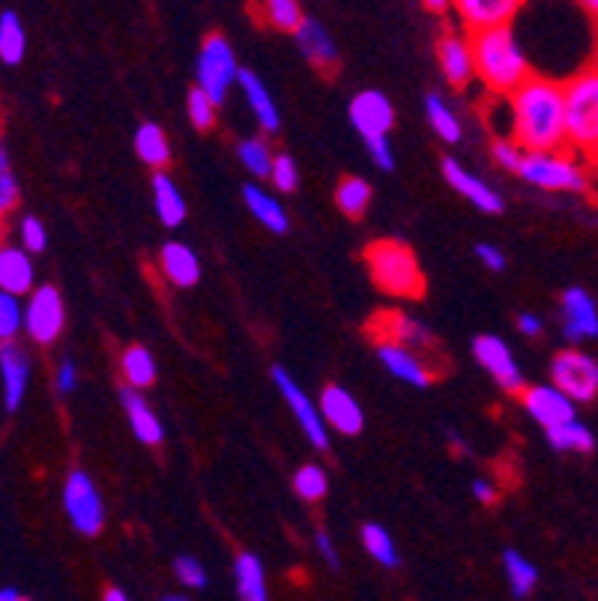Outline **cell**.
<instances>
[{"mask_svg":"<svg viewBox=\"0 0 598 601\" xmlns=\"http://www.w3.org/2000/svg\"><path fill=\"white\" fill-rule=\"evenodd\" d=\"M512 138L524 150H565V87L560 81L530 75L508 93Z\"/></svg>","mask_w":598,"mask_h":601,"instance_id":"1","label":"cell"},{"mask_svg":"<svg viewBox=\"0 0 598 601\" xmlns=\"http://www.w3.org/2000/svg\"><path fill=\"white\" fill-rule=\"evenodd\" d=\"M470 46H473L476 79L482 81L491 93L508 96L520 81L532 75L530 57L524 55L518 34L508 24L476 31V34H470Z\"/></svg>","mask_w":598,"mask_h":601,"instance_id":"2","label":"cell"},{"mask_svg":"<svg viewBox=\"0 0 598 601\" xmlns=\"http://www.w3.org/2000/svg\"><path fill=\"white\" fill-rule=\"evenodd\" d=\"M365 263L372 282L389 296L417 299L425 294V275L419 267L413 249L401 239H377L365 249Z\"/></svg>","mask_w":598,"mask_h":601,"instance_id":"3","label":"cell"},{"mask_svg":"<svg viewBox=\"0 0 598 601\" xmlns=\"http://www.w3.org/2000/svg\"><path fill=\"white\" fill-rule=\"evenodd\" d=\"M563 87L568 144L598 160V67L584 69Z\"/></svg>","mask_w":598,"mask_h":601,"instance_id":"4","label":"cell"},{"mask_svg":"<svg viewBox=\"0 0 598 601\" xmlns=\"http://www.w3.org/2000/svg\"><path fill=\"white\" fill-rule=\"evenodd\" d=\"M518 174L544 192H587L589 177L563 150H524Z\"/></svg>","mask_w":598,"mask_h":601,"instance_id":"5","label":"cell"},{"mask_svg":"<svg viewBox=\"0 0 598 601\" xmlns=\"http://www.w3.org/2000/svg\"><path fill=\"white\" fill-rule=\"evenodd\" d=\"M239 67L237 55L222 34H210L203 39L198 55V87L213 96L215 105L225 103L227 91L237 84Z\"/></svg>","mask_w":598,"mask_h":601,"instance_id":"6","label":"cell"},{"mask_svg":"<svg viewBox=\"0 0 598 601\" xmlns=\"http://www.w3.org/2000/svg\"><path fill=\"white\" fill-rule=\"evenodd\" d=\"M63 509L69 515V523L79 530L81 535H93L102 533L105 527V506H102V497L93 479L84 473V470H72L63 482Z\"/></svg>","mask_w":598,"mask_h":601,"instance_id":"7","label":"cell"},{"mask_svg":"<svg viewBox=\"0 0 598 601\" xmlns=\"http://www.w3.org/2000/svg\"><path fill=\"white\" fill-rule=\"evenodd\" d=\"M551 380L575 404H587L598 396V363L589 353L560 351L551 363Z\"/></svg>","mask_w":598,"mask_h":601,"instance_id":"8","label":"cell"},{"mask_svg":"<svg viewBox=\"0 0 598 601\" xmlns=\"http://www.w3.org/2000/svg\"><path fill=\"white\" fill-rule=\"evenodd\" d=\"M63 320H67V308L57 287L43 284L31 291V303L24 308V329L36 344H55L63 332Z\"/></svg>","mask_w":598,"mask_h":601,"instance_id":"9","label":"cell"},{"mask_svg":"<svg viewBox=\"0 0 598 601\" xmlns=\"http://www.w3.org/2000/svg\"><path fill=\"white\" fill-rule=\"evenodd\" d=\"M272 384H275V389L284 396L291 413L300 420V428H303V434L308 437V443H312L315 449H329L327 422H324V416H320V410L312 404V398L305 396L303 386L296 384L294 377L288 375L282 365H275V368H272Z\"/></svg>","mask_w":598,"mask_h":601,"instance_id":"10","label":"cell"},{"mask_svg":"<svg viewBox=\"0 0 598 601\" xmlns=\"http://www.w3.org/2000/svg\"><path fill=\"white\" fill-rule=\"evenodd\" d=\"M473 356L476 363L497 380L500 389H506L512 396H518L520 389H524V375H520L518 363H515V356H512L503 339H497V335H479L473 341Z\"/></svg>","mask_w":598,"mask_h":601,"instance_id":"11","label":"cell"},{"mask_svg":"<svg viewBox=\"0 0 598 601\" xmlns=\"http://www.w3.org/2000/svg\"><path fill=\"white\" fill-rule=\"evenodd\" d=\"M350 123L362 138L389 135L396 126V108L389 103V96L380 91H362L350 99Z\"/></svg>","mask_w":598,"mask_h":601,"instance_id":"12","label":"cell"},{"mask_svg":"<svg viewBox=\"0 0 598 601\" xmlns=\"http://www.w3.org/2000/svg\"><path fill=\"white\" fill-rule=\"evenodd\" d=\"M520 401H524V410H527L542 428H551V425H560V422L575 420L577 416L575 401L565 396L563 389H556L553 384L524 386V389H520Z\"/></svg>","mask_w":598,"mask_h":601,"instance_id":"13","label":"cell"},{"mask_svg":"<svg viewBox=\"0 0 598 601\" xmlns=\"http://www.w3.org/2000/svg\"><path fill=\"white\" fill-rule=\"evenodd\" d=\"M560 320H563V335L572 344L596 339L598 335V308L593 296L584 287H568L560 303Z\"/></svg>","mask_w":598,"mask_h":601,"instance_id":"14","label":"cell"},{"mask_svg":"<svg viewBox=\"0 0 598 601\" xmlns=\"http://www.w3.org/2000/svg\"><path fill=\"white\" fill-rule=\"evenodd\" d=\"M452 7L464 27L476 34V31L512 22L524 10V0H452Z\"/></svg>","mask_w":598,"mask_h":601,"instance_id":"15","label":"cell"},{"mask_svg":"<svg viewBox=\"0 0 598 601\" xmlns=\"http://www.w3.org/2000/svg\"><path fill=\"white\" fill-rule=\"evenodd\" d=\"M377 360L384 363V368L398 380H404L410 386H419V389H429L434 384V375L429 365L419 360L417 351H410L398 341H380L377 344Z\"/></svg>","mask_w":598,"mask_h":601,"instance_id":"16","label":"cell"},{"mask_svg":"<svg viewBox=\"0 0 598 601\" xmlns=\"http://www.w3.org/2000/svg\"><path fill=\"white\" fill-rule=\"evenodd\" d=\"M0 380H3V404L7 410H19L31 380V360L27 353L12 341H0Z\"/></svg>","mask_w":598,"mask_h":601,"instance_id":"17","label":"cell"},{"mask_svg":"<svg viewBox=\"0 0 598 601\" xmlns=\"http://www.w3.org/2000/svg\"><path fill=\"white\" fill-rule=\"evenodd\" d=\"M320 416L327 422V428L344 434V437H356L365 425L362 408L356 398L350 396L341 386H327L320 396Z\"/></svg>","mask_w":598,"mask_h":601,"instance_id":"18","label":"cell"},{"mask_svg":"<svg viewBox=\"0 0 598 601\" xmlns=\"http://www.w3.org/2000/svg\"><path fill=\"white\" fill-rule=\"evenodd\" d=\"M374 329L380 341H398L410 351H434L437 347V339L425 323H419L417 318L410 315H401V311H384L374 318Z\"/></svg>","mask_w":598,"mask_h":601,"instance_id":"19","label":"cell"},{"mask_svg":"<svg viewBox=\"0 0 598 601\" xmlns=\"http://www.w3.org/2000/svg\"><path fill=\"white\" fill-rule=\"evenodd\" d=\"M294 39L303 57L317 69V72H336L339 69V48L329 31L315 19H303V24L294 31Z\"/></svg>","mask_w":598,"mask_h":601,"instance_id":"20","label":"cell"},{"mask_svg":"<svg viewBox=\"0 0 598 601\" xmlns=\"http://www.w3.org/2000/svg\"><path fill=\"white\" fill-rule=\"evenodd\" d=\"M437 60H441L443 79L449 81L452 87H464L476 79L473 63V46L470 36L464 34H446L437 43Z\"/></svg>","mask_w":598,"mask_h":601,"instance_id":"21","label":"cell"},{"mask_svg":"<svg viewBox=\"0 0 598 601\" xmlns=\"http://www.w3.org/2000/svg\"><path fill=\"white\" fill-rule=\"evenodd\" d=\"M120 401H124L129 428H132V434H136L138 440L144 443V446H159V443L165 440L162 420L156 416V410L148 404V398L141 396V389H136V386H124Z\"/></svg>","mask_w":598,"mask_h":601,"instance_id":"22","label":"cell"},{"mask_svg":"<svg viewBox=\"0 0 598 601\" xmlns=\"http://www.w3.org/2000/svg\"><path fill=\"white\" fill-rule=\"evenodd\" d=\"M443 177H446V182H449L455 192L464 195L482 213H503V198L488 182H482L473 174H467L455 160L443 162Z\"/></svg>","mask_w":598,"mask_h":601,"instance_id":"23","label":"cell"},{"mask_svg":"<svg viewBox=\"0 0 598 601\" xmlns=\"http://www.w3.org/2000/svg\"><path fill=\"white\" fill-rule=\"evenodd\" d=\"M237 84L243 87V96H246V103H249L251 114H255V120L263 132H279V126H282V117H279V108L272 103L270 91H267V84L260 81L258 72H251V69H239Z\"/></svg>","mask_w":598,"mask_h":601,"instance_id":"24","label":"cell"},{"mask_svg":"<svg viewBox=\"0 0 598 601\" xmlns=\"http://www.w3.org/2000/svg\"><path fill=\"white\" fill-rule=\"evenodd\" d=\"M159 261H162V273L177 287H192L201 279V263L195 258V251L183 243H165Z\"/></svg>","mask_w":598,"mask_h":601,"instance_id":"25","label":"cell"},{"mask_svg":"<svg viewBox=\"0 0 598 601\" xmlns=\"http://www.w3.org/2000/svg\"><path fill=\"white\" fill-rule=\"evenodd\" d=\"M0 291L24 296L34 291V263L22 249H0Z\"/></svg>","mask_w":598,"mask_h":601,"instance_id":"26","label":"cell"},{"mask_svg":"<svg viewBox=\"0 0 598 601\" xmlns=\"http://www.w3.org/2000/svg\"><path fill=\"white\" fill-rule=\"evenodd\" d=\"M153 204H156V216L165 227H180L186 219V201H183L180 189L174 186L165 170L153 174Z\"/></svg>","mask_w":598,"mask_h":601,"instance_id":"27","label":"cell"},{"mask_svg":"<svg viewBox=\"0 0 598 601\" xmlns=\"http://www.w3.org/2000/svg\"><path fill=\"white\" fill-rule=\"evenodd\" d=\"M243 201L249 207L251 216L258 219L267 231H272V234H288V227H291L288 213H284V207L279 204L270 192H263L260 186H251L249 182V186L243 189Z\"/></svg>","mask_w":598,"mask_h":601,"instance_id":"28","label":"cell"},{"mask_svg":"<svg viewBox=\"0 0 598 601\" xmlns=\"http://www.w3.org/2000/svg\"><path fill=\"white\" fill-rule=\"evenodd\" d=\"M544 434H548V443H551L556 452L587 455L596 449V437H593V432H589L584 422H577V416L544 428Z\"/></svg>","mask_w":598,"mask_h":601,"instance_id":"29","label":"cell"},{"mask_svg":"<svg viewBox=\"0 0 598 601\" xmlns=\"http://www.w3.org/2000/svg\"><path fill=\"white\" fill-rule=\"evenodd\" d=\"M234 578H237V596L243 601L267 599V571L255 554H239L234 563Z\"/></svg>","mask_w":598,"mask_h":601,"instance_id":"30","label":"cell"},{"mask_svg":"<svg viewBox=\"0 0 598 601\" xmlns=\"http://www.w3.org/2000/svg\"><path fill=\"white\" fill-rule=\"evenodd\" d=\"M136 153L138 160L150 165L153 170H162L171 162V144L165 132H162V126L156 123H144L136 132Z\"/></svg>","mask_w":598,"mask_h":601,"instance_id":"31","label":"cell"},{"mask_svg":"<svg viewBox=\"0 0 598 601\" xmlns=\"http://www.w3.org/2000/svg\"><path fill=\"white\" fill-rule=\"evenodd\" d=\"M120 372H124L126 386H136V389H148V386L156 384V360L150 356L148 347H129V351L120 356Z\"/></svg>","mask_w":598,"mask_h":601,"instance_id":"32","label":"cell"},{"mask_svg":"<svg viewBox=\"0 0 598 601\" xmlns=\"http://www.w3.org/2000/svg\"><path fill=\"white\" fill-rule=\"evenodd\" d=\"M24 51H27V36H24L22 19L12 10L0 12V60L3 63H22Z\"/></svg>","mask_w":598,"mask_h":601,"instance_id":"33","label":"cell"},{"mask_svg":"<svg viewBox=\"0 0 598 601\" xmlns=\"http://www.w3.org/2000/svg\"><path fill=\"white\" fill-rule=\"evenodd\" d=\"M336 204L344 216L360 219L372 204V186L362 177H344L336 189Z\"/></svg>","mask_w":598,"mask_h":601,"instance_id":"34","label":"cell"},{"mask_svg":"<svg viewBox=\"0 0 598 601\" xmlns=\"http://www.w3.org/2000/svg\"><path fill=\"white\" fill-rule=\"evenodd\" d=\"M425 117H429L431 129L446 141V144H458L461 141V123L458 117L452 114V108L443 103V96L437 93H429L425 96Z\"/></svg>","mask_w":598,"mask_h":601,"instance_id":"35","label":"cell"},{"mask_svg":"<svg viewBox=\"0 0 598 601\" xmlns=\"http://www.w3.org/2000/svg\"><path fill=\"white\" fill-rule=\"evenodd\" d=\"M503 568H506V578L512 592L524 599V596H530L536 590V584H539V571L532 566L527 556H520L518 551H506L503 554Z\"/></svg>","mask_w":598,"mask_h":601,"instance_id":"36","label":"cell"},{"mask_svg":"<svg viewBox=\"0 0 598 601\" xmlns=\"http://www.w3.org/2000/svg\"><path fill=\"white\" fill-rule=\"evenodd\" d=\"M260 12H263L270 27L284 31V34H294L305 19L300 0H260Z\"/></svg>","mask_w":598,"mask_h":601,"instance_id":"37","label":"cell"},{"mask_svg":"<svg viewBox=\"0 0 598 601\" xmlns=\"http://www.w3.org/2000/svg\"><path fill=\"white\" fill-rule=\"evenodd\" d=\"M362 545L365 551L386 568H396L398 566V551H396V539L386 533L380 523H365L362 527Z\"/></svg>","mask_w":598,"mask_h":601,"instance_id":"38","label":"cell"},{"mask_svg":"<svg viewBox=\"0 0 598 601\" xmlns=\"http://www.w3.org/2000/svg\"><path fill=\"white\" fill-rule=\"evenodd\" d=\"M237 156L239 162H243V168L249 170L251 177H270L275 153H272V148L263 138H246V141H239Z\"/></svg>","mask_w":598,"mask_h":601,"instance_id":"39","label":"cell"},{"mask_svg":"<svg viewBox=\"0 0 598 601\" xmlns=\"http://www.w3.org/2000/svg\"><path fill=\"white\" fill-rule=\"evenodd\" d=\"M294 491L305 499V503H317V499L327 497L329 479L327 473H324V467H317V464L300 467L294 476Z\"/></svg>","mask_w":598,"mask_h":601,"instance_id":"40","label":"cell"},{"mask_svg":"<svg viewBox=\"0 0 598 601\" xmlns=\"http://www.w3.org/2000/svg\"><path fill=\"white\" fill-rule=\"evenodd\" d=\"M215 111H219V105L213 103L210 93H203L201 87H192V91H189V96H186V114H189V120H192L195 129L210 132L215 126Z\"/></svg>","mask_w":598,"mask_h":601,"instance_id":"41","label":"cell"},{"mask_svg":"<svg viewBox=\"0 0 598 601\" xmlns=\"http://www.w3.org/2000/svg\"><path fill=\"white\" fill-rule=\"evenodd\" d=\"M24 329V308L19 296L0 291V341H12Z\"/></svg>","mask_w":598,"mask_h":601,"instance_id":"42","label":"cell"},{"mask_svg":"<svg viewBox=\"0 0 598 601\" xmlns=\"http://www.w3.org/2000/svg\"><path fill=\"white\" fill-rule=\"evenodd\" d=\"M270 180L275 182L279 192H294L296 186H300V168H296V162L288 153H275L270 168Z\"/></svg>","mask_w":598,"mask_h":601,"instance_id":"43","label":"cell"},{"mask_svg":"<svg viewBox=\"0 0 598 601\" xmlns=\"http://www.w3.org/2000/svg\"><path fill=\"white\" fill-rule=\"evenodd\" d=\"M174 575H177V580H180L183 587H189V590H203V587H207L203 563H198L195 556H177V559H174Z\"/></svg>","mask_w":598,"mask_h":601,"instance_id":"44","label":"cell"},{"mask_svg":"<svg viewBox=\"0 0 598 601\" xmlns=\"http://www.w3.org/2000/svg\"><path fill=\"white\" fill-rule=\"evenodd\" d=\"M491 153H494V162H497L500 168L518 174V165H520V160H524V148H520L515 138H512V141H506V138L494 141Z\"/></svg>","mask_w":598,"mask_h":601,"instance_id":"45","label":"cell"},{"mask_svg":"<svg viewBox=\"0 0 598 601\" xmlns=\"http://www.w3.org/2000/svg\"><path fill=\"white\" fill-rule=\"evenodd\" d=\"M19 234H22V243L27 251H46L48 246V234H46V225L39 222L36 216H27L22 219V227H19Z\"/></svg>","mask_w":598,"mask_h":601,"instance_id":"46","label":"cell"},{"mask_svg":"<svg viewBox=\"0 0 598 601\" xmlns=\"http://www.w3.org/2000/svg\"><path fill=\"white\" fill-rule=\"evenodd\" d=\"M365 141V150L368 156L380 170H392L396 168V156H392V144H389V135H374V138H362Z\"/></svg>","mask_w":598,"mask_h":601,"instance_id":"47","label":"cell"},{"mask_svg":"<svg viewBox=\"0 0 598 601\" xmlns=\"http://www.w3.org/2000/svg\"><path fill=\"white\" fill-rule=\"evenodd\" d=\"M55 389L60 392V396H69V392H75V389H79V368H75L72 360H60V365H57Z\"/></svg>","mask_w":598,"mask_h":601,"instance_id":"48","label":"cell"},{"mask_svg":"<svg viewBox=\"0 0 598 601\" xmlns=\"http://www.w3.org/2000/svg\"><path fill=\"white\" fill-rule=\"evenodd\" d=\"M19 204V182L12 177V170H0V216L10 213Z\"/></svg>","mask_w":598,"mask_h":601,"instance_id":"49","label":"cell"},{"mask_svg":"<svg viewBox=\"0 0 598 601\" xmlns=\"http://www.w3.org/2000/svg\"><path fill=\"white\" fill-rule=\"evenodd\" d=\"M476 255H479V261L485 263L491 273H503V270H506V255H503L497 246H491V243H479V246H476Z\"/></svg>","mask_w":598,"mask_h":601,"instance_id":"50","label":"cell"},{"mask_svg":"<svg viewBox=\"0 0 598 601\" xmlns=\"http://www.w3.org/2000/svg\"><path fill=\"white\" fill-rule=\"evenodd\" d=\"M315 542H317V551H320V556L327 559V566L339 568L341 556H339V547H336V542H332V535H329L327 530H317Z\"/></svg>","mask_w":598,"mask_h":601,"instance_id":"51","label":"cell"},{"mask_svg":"<svg viewBox=\"0 0 598 601\" xmlns=\"http://www.w3.org/2000/svg\"><path fill=\"white\" fill-rule=\"evenodd\" d=\"M518 329L524 332V335H530V339H536V335H542V320L536 318V315H518Z\"/></svg>","mask_w":598,"mask_h":601,"instance_id":"52","label":"cell"},{"mask_svg":"<svg viewBox=\"0 0 598 601\" xmlns=\"http://www.w3.org/2000/svg\"><path fill=\"white\" fill-rule=\"evenodd\" d=\"M473 494H476V499H479V503H494V499H497V488H494V485H491L488 479H476Z\"/></svg>","mask_w":598,"mask_h":601,"instance_id":"53","label":"cell"},{"mask_svg":"<svg viewBox=\"0 0 598 601\" xmlns=\"http://www.w3.org/2000/svg\"><path fill=\"white\" fill-rule=\"evenodd\" d=\"M422 3H425V10H431V12H446L449 10L452 0H422Z\"/></svg>","mask_w":598,"mask_h":601,"instance_id":"54","label":"cell"},{"mask_svg":"<svg viewBox=\"0 0 598 601\" xmlns=\"http://www.w3.org/2000/svg\"><path fill=\"white\" fill-rule=\"evenodd\" d=\"M126 599H129V596H126L124 590H114V587L105 590V601H126Z\"/></svg>","mask_w":598,"mask_h":601,"instance_id":"55","label":"cell"},{"mask_svg":"<svg viewBox=\"0 0 598 601\" xmlns=\"http://www.w3.org/2000/svg\"><path fill=\"white\" fill-rule=\"evenodd\" d=\"M22 596H19V590L15 587H7V590H0V601H19Z\"/></svg>","mask_w":598,"mask_h":601,"instance_id":"56","label":"cell"},{"mask_svg":"<svg viewBox=\"0 0 598 601\" xmlns=\"http://www.w3.org/2000/svg\"><path fill=\"white\" fill-rule=\"evenodd\" d=\"M577 3H581V7H584V10L593 15V19H598V0H577Z\"/></svg>","mask_w":598,"mask_h":601,"instance_id":"57","label":"cell"},{"mask_svg":"<svg viewBox=\"0 0 598 601\" xmlns=\"http://www.w3.org/2000/svg\"><path fill=\"white\" fill-rule=\"evenodd\" d=\"M0 170H12L10 153H7V148H3V144H0Z\"/></svg>","mask_w":598,"mask_h":601,"instance_id":"58","label":"cell"}]
</instances>
